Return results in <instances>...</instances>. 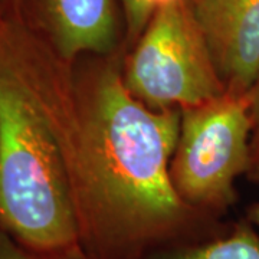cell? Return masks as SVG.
<instances>
[{
	"mask_svg": "<svg viewBox=\"0 0 259 259\" xmlns=\"http://www.w3.org/2000/svg\"><path fill=\"white\" fill-rule=\"evenodd\" d=\"M5 10H6V6H5V2H3V0H0V18L3 16Z\"/></svg>",
	"mask_w": 259,
	"mask_h": 259,
	"instance_id": "13",
	"label": "cell"
},
{
	"mask_svg": "<svg viewBox=\"0 0 259 259\" xmlns=\"http://www.w3.org/2000/svg\"><path fill=\"white\" fill-rule=\"evenodd\" d=\"M180 111V133L170 164L175 189L185 203L223 209L235 200L236 179L249 170L248 97L225 91Z\"/></svg>",
	"mask_w": 259,
	"mask_h": 259,
	"instance_id": "4",
	"label": "cell"
},
{
	"mask_svg": "<svg viewBox=\"0 0 259 259\" xmlns=\"http://www.w3.org/2000/svg\"><path fill=\"white\" fill-rule=\"evenodd\" d=\"M125 22V44L133 47L156 12L151 0H118Z\"/></svg>",
	"mask_w": 259,
	"mask_h": 259,
	"instance_id": "8",
	"label": "cell"
},
{
	"mask_svg": "<svg viewBox=\"0 0 259 259\" xmlns=\"http://www.w3.org/2000/svg\"><path fill=\"white\" fill-rule=\"evenodd\" d=\"M3 2H5V6H6V9L18 15L19 2H20V0H3Z\"/></svg>",
	"mask_w": 259,
	"mask_h": 259,
	"instance_id": "11",
	"label": "cell"
},
{
	"mask_svg": "<svg viewBox=\"0 0 259 259\" xmlns=\"http://www.w3.org/2000/svg\"><path fill=\"white\" fill-rule=\"evenodd\" d=\"M249 101V115L252 122L250 133V164L246 176L252 182L259 183V74L246 93Z\"/></svg>",
	"mask_w": 259,
	"mask_h": 259,
	"instance_id": "9",
	"label": "cell"
},
{
	"mask_svg": "<svg viewBox=\"0 0 259 259\" xmlns=\"http://www.w3.org/2000/svg\"><path fill=\"white\" fill-rule=\"evenodd\" d=\"M90 214L72 64L0 18V229L42 259H78Z\"/></svg>",
	"mask_w": 259,
	"mask_h": 259,
	"instance_id": "1",
	"label": "cell"
},
{
	"mask_svg": "<svg viewBox=\"0 0 259 259\" xmlns=\"http://www.w3.org/2000/svg\"><path fill=\"white\" fill-rule=\"evenodd\" d=\"M18 15L68 64L112 55L125 40L118 0H20Z\"/></svg>",
	"mask_w": 259,
	"mask_h": 259,
	"instance_id": "5",
	"label": "cell"
},
{
	"mask_svg": "<svg viewBox=\"0 0 259 259\" xmlns=\"http://www.w3.org/2000/svg\"><path fill=\"white\" fill-rule=\"evenodd\" d=\"M107 58L72 64L90 185L85 243L147 239L173 226L185 209L170 175L182 111L148 108Z\"/></svg>",
	"mask_w": 259,
	"mask_h": 259,
	"instance_id": "2",
	"label": "cell"
},
{
	"mask_svg": "<svg viewBox=\"0 0 259 259\" xmlns=\"http://www.w3.org/2000/svg\"><path fill=\"white\" fill-rule=\"evenodd\" d=\"M125 62L128 91L151 110H183L226 91L189 0L160 6Z\"/></svg>",
	"mask_w": 259,
	"mask_h": 259,
	"instance_id": "3",
	"label": "cell"
},
{
	"mask_svg": "<svg viewBox=\"0 0 259 259\" xmlns=\"http://www.w3.org/2000/svg\"><path fill=\"white\" fill-rule=\"evenodd\" d=\"M250 219H252V222L255 223L259 228V203L255 204V206L250 209Z\"/></svg>",
	"mask_w": 259,
	"mask_h": 259,
	"instance_id": "12",
	"label": "cell"
},
{
	"mask_svg": "<svg viewBox=\"0 0 259 259\" xmlns=\"http://www.w3.org/2000/svg\"><path fill=\"white\" fill-rule=\"evenodd\" d=\"M0 259H42L0 229Z\"/></svg>",
	"mask_w": 259,
	"mask_h": 259,
	"instance_id": "10",
	"label": "cell"
},
{
	"mask_svg": "<svg viewBox=\"0 0 259 259\" xmlns=\"http://www.w3.org/2000/svg\"><path fill=\"white\" fill-rule=\"evenodd\" d=\"M225 90L245 95L259 74V0H189Z\"/></svg>",
	"mask_w": 259,
	"mask_h": 259,
	"instance_id": "6",
	"label": "cell"
},
{
	"mask_svg": "<svg viewBox=\"0 0 259 259\" xmlns=\"http://www.w3.org/2000/svg\"><path fill=\"white\" fill-rule=\"evenodd\" d=\"M176 259H259V238L242 226L231 236L185 252Z\"/></svg>",
	"mask_w": 259,
	"mask_h": 259,
	"instance_id": "7",
	"label": "cell"
}]
</instances>
